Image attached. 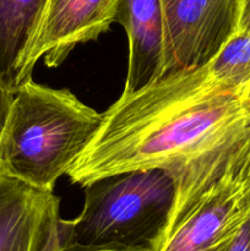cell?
<instances>
[{
    "instance_id": "5bb4252c",
    "label": "cell",
    "mask_w": 250,
    "mask_h": 251,
    "mask_svg": "<svg viewBox=\"0 0 250 251\" xmlns=\"http://www.w3.org/2000/svg\"><path fill=\"white\" fill-rule=\"evenodd\" d=\"M245 200H247L248 207L250 210V163L247 173V178H245Z\"/></svg>"
},
{
    "instance_id": "4fadbf2b",
    "label": "cell",
    "mask_w": 250,
    "mask_h": 251,
    "mask_svg": "<svg viewBox=\"0 0 250 251\" xmlns=\"http://www.w3.org/2000/svg\"><path fill=\"white\" fill-rule=\"evenodd\" d=\"M238 29L250 32V0H238Z\"/></svg>"
},
{
    "instance_id": "52a82bcc",
    "label": "cell",
    "mask_w": 250,
    "mask_h": 251,
    "mask_svg": "<svg viewBox=\"0 0 250 251\" xmlns=\"http://www.w3.org/2000/svg\"><path fill=\"white\" fill-rule=\"evenodd\" d=\"M248 171L216 184L190 211L169 226L158 251H215L249 212L245 200Z\"/></svg>"
},
{
    "instance_id": "ba28073f",
    "label": "cell",
    "mask_w": 250,
    "mask_h": 251,
    "mask_svg": "<svg viewBox=\"0 0 250 251\" xmlns=\"http://www.w3.org/2000/svg\"><path fill=\"white\" fill-rule=\"evenodd\" d=\"M129 37V70L123 93H132L163 77L164 17L161 0H120L114 22Z\"/></svg>"
},
{
    "instance_id": "5b68a950",
    "label": "cell",
    "mask_w": 250,
    "mask_h": 251,
    "mask_svg": "<svg viewBox=\"0 0 250 251\" xmlns=\"http://www.w3.org/2000/svg\"><path fill=\"white\" fill-rule=\"evenodd\" d=\"M120 0H48L24 66V83L39 59L60 65L77 44L97 39L114 22Z\"/></svg>"
},
{
    "instance_id": "7a4b0ae2",
    "label": "cell",
    "mask_w": 250,
    "mask_h": 251,
    "mask_svg": "<svg viewBox=\"0 0 250 251\" xmlns=\"http://www.w3.org/2000/svg\"><path fill=\"white\" fill-rule=\"evenodd\" d=\"M102 123L103 114L71 91L38 85L31 78L15 92L0 136V173L53 191Z\"/></svg>"
},
{
    "instance_id": "6da1fadb",
    "label": "cell",
    "mask_w": 250,
    "mask_h": 251,
    "mask_svg": "<svg viewBox=\"0 0 250 251\" xmlns=\"http://www.w3.org/2000/svg\"><path fill=\"white\" fill-rule=\"evenodd\" d=\"M249 163L250 91L218 83L206 64L123 93L66 176L83 188L127 172L166 169L178 181L172 225Z\"/></svg>"
},
{
    "instance_id": "3957f363",
    "label": "cell",
    "mask_w": 250,
    "mask_h": 251,
    "mask_svg": "<svg viewBox=\"0 0 250 251\" xmlns=\"http://www.w3.org/2000/svg\"><path fill=\"white\" fill-rule=\"evenodd\" d=\"M83 188L80 215L60 221V251L159 250L178 200L168 171L127 172Z\"/></svg>"
},
{
    "instance_id": "30bf717a",
    "label": "cell",
    "mask_w": 250,
    "mask_h": 251,
    "mask_svg": "<svg viewBox=\"0 0 250 251\" xmlns=\"http://www.w3.org/2000/svg\"><path fill=\"white\" fill-rule=\"evenodd\" d=\"M207 68L221 85L250 91V32L237 29L208 61Z\"/></svg>"
},
{
    "instance_id": "277c9868",
    "label": "cell",
    "mask_w": 250,
    "mask_h": 251,
    "mask_svg": "<svg viewBox=\"0 0 250 251\" xmlns=\"http://www.w3.org/2000/svg\"><path fill=\"white\" fill-rule=\"evenodd\" d=\"M166 71L206 65L238 29V0H161Z\"/></svg>"
},
{
    "instance_id": "8fae6325",
    "label": "cell",
    "mask_w": 250,
    "mask_h": 251,
    "mask_svg": "<svg viewBox=\"0 0 250 251\" xmlns=\"http://www.w3.org/2000/svg\"><path fill=\"white\" fill-rule=\"evenodd\" d=\"M215 251H250V210L237 229Z\"/></svg>"
},
{
    "instance_id": "7c38bea8",
    "label": "cell",
    "mask_w": 250,
    "mask_h": 251,
    "mask_svg": "<svg viewBox=\"0 0 250 251\" xmlns=\"http://www.w3.org/2000/svg\"><path fill=\"white\" fill-rule=\"evenodd\" d=\"M14 95L15 93L0 78V136L4 131L7 118H9L12 100H14Z\"/></svg>"
},
{
    "instance_id": "8992f818",
    "label": "cell",
    "mask_w": 250,
    "mask_h": 251,
    "mask_svg": "<svg viewBox=\"0 0 250 251\" xmlns=\"http://www.w3.org/2000/svg\"><path fill=\"white\" fill-rule=\"evenodd\" d=\"M60 199L0 173V251H60Z\"/></svg>"
},
{
    "instance_id": "9c48e42d",
    "label": "cell",
    "mask_w": 250,
    "mask_h": 251,
    "mask_svg": "<svg viewBox=\"0 0 250 251\" xmlns=\"http://www.w3.org/2000/svg\"><path fill=\"white\" fill-rule=\"evenodd\" d=\"M48 0H0V78L12 91L24 83V66Z\"/></svg>"
}]
</instances>
